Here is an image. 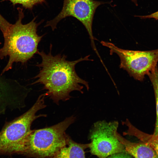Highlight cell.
<instances>
[{
    "label": "cell",
    "instance_id": "obj_13",
    "mask_svg": "<svg viewBox=\"0 0 158 158\" xmlns=\"http://www.w3.org/2000/svg\"><path fill=\"white\" fill-rule=\"evenodd\" d=\"M9 1L13 5L19 4L26 9H32L35 5L44 3L45 0H3Z\"/></svg>",
    "mask_w": 158,
    "mask_h": 158
},
{
    "label": "cell",
    "instance_id": "obj_9",
    "mask_svg": "<svg viewBox=\"0 0 158 158\" xmlns=\"http://www.w3.org/2000/svg\"><path fill=\"white\" fill-rule=\"evenodd\" d=\"M116 136L124 146L126 152L135 158H158L153 148L148 144L142 142H133L126 139L117 131Z\"/></svg>",
    "mask_w": 158,
    "mask_h": 158
},
{
    "label": "cell",
    "instance_id": "obj_12",
    "mask_svg": "<svg viewBox=\"0 0 158 158\" xmlns=\"http://www.w3.org/2000/svg\"><path fill=\"white\" fill-rule=\"evenodd\" d=\"M147 75L151 81L155 95L156 118L153 135H158V68L157 67Z\"/></svg>",
    "mask_w": 158,
    "mask_h": 158
},
{
    "label": "cell",
    "instance_id": "obj_6",
    "mask_svg": "<svg viewBox=\"0 0 158 158\" xmlns=\"http://www.w3.org/2000/svg\"><path fill=\"white\" fill-rule=\"evenodd\" d=\"M118 126V123L116 121H100L94 123L89 134L92 154L98 158H107L115 153L126 152L116 136Z\"/></svg>",
    "mask_w": 158,
    "mask_h": 158
},
{
    "label": "cell",
    "instance_id": "obj_7",
    "mask_svg": "<svg viewBox=\"0 0 158 158\" xmlns=\"http://www.w3.org/2000/svg\"><path fill=\"white\" fill-rule=\"evenodd\" d=\"M104 3L93 0H64L60 12L54 18L47 21L44 27H49L54 31L62 19L67 17H74L85 26L89 35L92 47L96 49L92 31L93 20L97 8Z\"/></svg>",
    "mask_w": 158,
    "mask_h": 158
},
{
    "label": "cell",
    "instance_id": "obj_10",
    "mask_svg": "<svg viewBox=\"0 0 158 158\" xmlns=\"http://www.w3.org/2000/svg\"><path fill=\"white\" fill-rule=\"evenodd\" d=\"M90 146V143H77L69 137L66 144L49 158H86L85 150Z\"/></svg>",
    "mask_w": 158,
    "mask_h": 158
},
{
    "label": "cell",
    "instance_id": "obj_18",
    "mask_svg": "<svg viewBox=\"0 0 158 158\" xmlns=\"http://www.w3.org/2000/svg\"><path fill=\"white\" fill-rule=\"evenodd\" d=\"M0 44H1V43L0 42Z\"/></svg>",
    "mask_w": 158,
    "mask_h": 158
},
{
    "label": "cell",
    "instance_id": "obj_15",
    "mask_svg": "<svg viewBox=\"0 0 158 158\" xmlns=\"http://www.w3.org/2000/svg\"><path fill=\"white\" fill-rule=\"evenodd\" d=\"M107 158H133L131 155L126 152L118 153L112 154Z\"/></svg>",
    "mask_w": 158,
    "mask_h": 158
},
{
    "label": "cell",
    "instance_id": "obj_14",
    "mask_svg": "<svg viewBox=\"0 0 158 158\" xmlns=\"http://www.w3.org/2000/svg\"><path fill=\"white\" fill-rule=\"evenodd\" d=\"M11 25L0 14V29L3 36L7 33Z\"/></svg>",
    "mask_w": 158,
    "mask_h": 158
},
{
    "label": "cell",
    "instance_id": "obj_16",
    "mask_svg": "<svg viewBox=\"0 0 158 158\" xmlns=\"http://www.w3.org/2000/svg\"><path fill=\"white\" fill-rule=\"evenodd\" d=\"M142 19L153 18L158 20V11L155 12L150 15L143 16H136Z\"/></svg>",
    "mask_w": 158,
    "mask_h": 158
},
{
    "label": "cell",
    "instance_id": "obj_4",
    "mask_svg": "<svg viewBox=\"0 0 158 158\" xmlns=\"http://www.w3.org/2000/svg\"><path fill=\"white\" fill-rule=\"evenodd\" d=\"M42 94L32 107L24 114L11 121L7 122L0 131V154H22L26 139L30 134L31 124L38 118L46 114L36 115L45 108L47 95Z\"/></svg>",
    "mask_w": 158,
    "mask_h": 158
},
{
    "label": "cell",
    "instance_id": "obj_8",
    "mask_svg": "<svg viewBox=\"0 0 158 158\" xmlns=\"http://www.w3.org/2000/svg\"><path fill=\"white\" fill-rule=\"evenodd\" d=\"M30 90L15 80L0 76V114H4L8 109L23 107Z\"/></svg>",
    "mask_w": 158,
    "mask_h": 158
},
{
    "label": "cell",
    "instance_id": "obj_5",
    "mask_svg": "<svg viewBox=\"0 0 158 158\" xmlns=\"http://www.w3.org/2000/svg\"><path fill=\"white\" fill-rule=\"evenodd\" d=\"M101 43L108 48L110 54H116L119 57L120 68L126 70L130 76L142 81L147 75L157 66L158 49L146 51L124 49L113 44L102 41Z\"/></svg>",
    "mask_w": 158,
    "mask_h": 158
},
{
    "label": "cell",
    "instance_id": "obj_11",
    "mask_svg": "<svg viewBox=\"0 0 158 158\" xmlns=\"http://www.w3.org/2000/svg\"><path fill=\"white\" fill-rule=\"evenodd\" d=\"M122 123L128 128L126 131L123 132V135L134 136L141 141L148 144L153 148L158 155V135L149 134L140 130L132 125L128 119Z\"/></svg>",
    "mask_w": 158,
    "mask_h": 158
},
{
    "label": "cell",
    "instance_id": "obj_2",
    "mask_svg": "<svg viewBox=\"0 0 158 158\" xmlns=\"http://www.w3.org/2000/svg\"><path fill=\"white\" fill-rule=\"evenodd\" d=\"M18 19L16 23L11 24L7 33L3 36L4 43L0 49V59L9 56L7 63L2 70L1 75L11 69L14 62H27L37 54L38 46L44 35H39L37 28L42 21L37 23L35 17L29 23L23 24L22 20L24 17L23 9L19 8Z\"/></svg>",
    "mask_w": 158,
    "mask_h": 158
},
{
    "label": "cell",
    "instance_id": "obj_17",
    "mask_svg": "<svg viewBox=\"0 0 158 158\" xmlns=\"http://www.w3.org/2000/svg\"><path fill=\"white\" fill-rule=\"evenodd\" d=\"M136 5H138V4H137V0H131Z\"/></svg>",
    "mask_w": 158,
    "mask_h": 158
},
{
    "label": "cell",
    "instance_id": "obj_3",
    "mask_svg": "<svg viewBox=\"0 0 158 158\" xmlns=\"http://www.w3.org/2000/svg\"><path fill=\"white\" fill-rule=\"evenodd\" d=\"M75 120L72 116L53 126L32 130L25 142L22 154L35 158H49L67 143L68 128Z\"/></svg>",
    "mask_w": 158,
    "mask_h": 158
},
{
    "label": "cell",
    "instance_id": "obj_1",
    "mask_svg": "<svg viewBox=\"0 0 158 158\" xmlns=\"http://www.w3.org/2000/svg\"><path fill=\"white\" fill-rule=\"evenodd\" d=\"M52 45L51 44L49 52L46 54L43 51L37 54L41 57V62L36 66L40 69L38 74L34 77L36 79L32 85L40 84L43 85L47 96L56 104L60 101L69 99L70 93L77 91L81 93L85 85L87 90L89 87L87 82L81 78L77 73L75 66L83 61H91L90 55L73 61L67 60V56L58 54H52Z\"/></svg>",
    "mask_w": 158,
    "mask_h": 158
}]
</instances>
